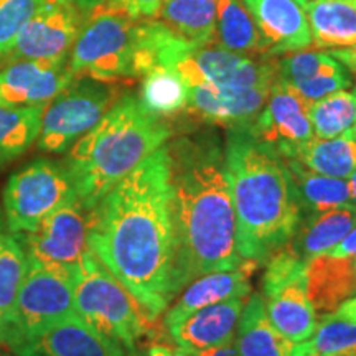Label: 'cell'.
<instances>
[{"label":"cell","mask_w":356,"mask_h":356,"mask_svg":"<svg viewBox=\"0 0 356 356\" xmlns=\"http://www.w3.org/2000/svg\"><path fill=\"white\" fill-rule=\"evenodd\" d=\"M89 248L155 322L175 297L167 145L92 207Z\"/></svg>","instance_id":"obj_1"},{"label":"cell","mask_w":356,"mask_h":356,"mask_svg":"<svg viewBox=\"0 0 356 356\" xmlns=\"http://www.w3.org/2000/svg\"><path fill=\"white\" fill-rule=\"evenodd\" d=\"M167 152L177 297L200 275L234 269L244 259L225 150L211 137H181Z\"/></svg>","instance_id":"obj_2"},{"label":"cell","mask_w":356,"mask_h":356,"mask_svg":"<svg viewBox=\"0 0 356 356\" xmlns=\"http://www.w3.org/2000/svg\"><path fill=\"white\" fill-rule=\"evenodd\" d=\"M243 259L266 261L292 241L305 218L286 160L252 139L246 127L229 129L225 149Z\"/></svg>","instance_id":"obj_3"},{"label":"cell","mask_w":356,"mask_h":356,"mask_svg":"<svg viewBox=\"0 0 356 356\" xmlns=\"http://www.w3.org/2000/svg\"><path fill=\"white\" fill-rule=\"evenodd\" d=\"M170 137V124L149 113L139 97H119L97 126L66 152L65 167L79 202L88 208L95 207Z\"/></svg>","instance_id":"obj_4"},{"label":"cell","mask_w":356,"mask_h":356,"mask_svg":"<svg viewBox=\"0 0 356 356\" xmlns=\"http://www.w3.org/2000/svg\"><path fill=\"white\" fill-rule=\"evenodd\" d=\"M150 20L108 7L89 13L68 58L73 76L104 83L144 76L154 68Z\"/></svg>","instance_id":"obj_5"},{"label":"cell","mask_w":356,"mask_h":356,"mask_svg":"<svg viewBox=\"0 0 356 356\" xmlns=\"http://www.w3.org/2000/svg\"><path fill=\"white\" fill-rule=\"evenodd\" d=\"M74 312L99 335L114 356H139L150 320L126 287L89 251L74 267Z\"/></svg>","instance_id":"obj_6"},{"label":"cell","mask_w":356,"mask_h":356,"mask_svg":"<svg viewBox=\"0 0 356 356\" xmlns=\"http://www.w3.org/2000/svg\"><path fill=\"white\" fill-rule=\"evenodd\" d=\"M155 66L175 70L188 86L207 83L225 88H256L273 86L277 81V61H257L213 42L191 43L170 29L160 35Z\"/></svg>","instance_id":"obj_7"},{"label":"cell","mask_w":356,"mask_h":356,"mask_svg":"<svg viewBox=\"0 0 356 356\" xmlns=\"http://www.w3.org/2000/svg\"><path fill=\"white\" fill-rule=\"evenodd\" d=\"M121 91L114 83L74 78L63 91L44 106L37 137L40 152L66 154L76 140L97 126Z\"/></svg>","instance_id":"obj_8"},{"label":"cell","mask_w":356,"mask_h":356,"mask_svg":"<svg viewBox=\"0 0 356 356\" xmlns=\"http://www.w3.org/2000/svg\"><path fill=\"white\" fill-rule=\"evenodd\" d=\"M74 198L76 190L65 163L38 159L8 178L2 195L3 218L12 233H32L40 221Z\"/></svg>","instance_id":"obj_9"},{"label":"cell","mask_w":356,"mask_h":356,"mask_svg":"<svg viewBox=\"0 0 356 356\" xmlns=\"http://www.w3.org/2000/svg\"><path fill=\"white\" fill-rule=\"evenodd\" d=\"M74 267H55L30 262L15 302L10 337L12 353L29 343L50 325L76 314L73 302Z\"/></svg>","instance_id":"obj_10"},{"label":"cell","mask_w":356,"mask_h":356,"mask_svg":"<svg viewBox=\"0 0 356 356\" xmlns=\"http://www.w3.org/2000/svg\"><path fill=\"white\" fill-rule=\"evenodd\" d=\"M307 262L287 246L267 257L262 277V299L267 317L289 340L307 341L317 328V312L307 293Z\"/></svg>","instance_id":"obj_11"},{"label":"cell","mask_w":356,"mask_h":356,"mask_svg":"<svg viewBox=\"0 0 356 356\" xmlns=\"http://www.w3.org/2000/svg\"><path fill=\"white\" fill-rule=\"evenodd\" d=\"M92 208L74 198L48 215L32 233L17 234L24 244L26 261L73 269L91 251Z\"/></svg>","instance_id":"obj_12"},{"label":"cell","mask_w":356,"mask_h":356,"mask_svg":"<svg viewBox=\"0 0 356 356\" xmlns=\"http://www.w3.org/2000/svg\"><path fill=\"white\" fill-rule=\"evenodd\" d=\"M86 17L73 0H43L0 61H66Z\"/></svg>","instance_id":"obj_13"},{"label":"cell","mask_w":356,"mask_h":356,"mask_svg":"<svg viewBox=\"0 0 356 356\" xmlns=\"http://www.w3.org/2000/svg\"><path fill=\"white\" fill-rule=\"evenodd\" d=\"M312 102L277 79L270 88L264 108L246 129L257 144L282 159H293L314 139L310 122Z\"/></svg>","instance_id":"obj_14"},{"label":"cell","mask_w":356,"mask_h":356,"mask_svg":"<svg viewBox=\"0 0 356 356\" xmlns=\"http://www.w3.org/2000/svg\"><path fill=\"white\" fill-rule=\"evenodd\" d=\"M73 79L68 60L12 61L0 70V102L24 108H44Z\"/></svg>","instance_id":"obj_15"},{"label":"cell","mask_w":356,"mask_h":356,"mask_svg":"<svg viewBox=\"0 0 356 356\" xmlns=\"http://www.w3.org/2000/svg\"><path fill=\"white\" fill-rule=\"evenodd\" d=\"M262 40V56L309 50L312 33L305 8L296 0H243Z\"/></svg>","instance_id":"obj_16"},{"label":"cell","mask_w":356,"mask_h":356,"mask_svg":"<svg viewBox=\"0 0 356 356\" xmlns=\"http://www.w3.org/2000/svg\"><path fill=\"white\" fill-rule=\"evenodd\" d=\"M273 86L225 88L215 84L190 86L186 111L204 122L228 129L248 127L264 108Z\"/></svg>","instance_id":"obj_17"},{"label":"cell","mask_w":356,"mask_h":356,"mask_svg":"<svg viewBox=\"0 0 356 356\" xmlns=\"http://www.w3.org/2000/svg\"><path fill=\"white\" fill-rule=\"evenodd\" d=\"M259 261L244 259L241 264L229 270H218L200 275L181 289L175 304L167 312L163 325L170 328L184 320L186 315L203 307L220 304L231 299H244L251 293V277L254 275Z\"/></svg>","instance_id":"obj_18"},{"label":"cell","mask_w":356,"mask_h":356,"mask_svg":"<svg viewBox=\"0 0 356 356\" xmlns=\"http://www.w3.org/2000/svg\"><path fill=\"white\" fill-rule=\"evenodd\" d=\"M244 299H231L195 310L167 328L172 343L181 355L190 356L233 340L243 312Z\"/></svg>","instance_id":"obj_19"},{"label":"cell","mask_w":356,"mask_h":356,"mask_svg":"<svg viewBox=\"0 0 356 356\" xmlns=\"http://www.w3.org/2000/svg\"><path fill=\"white\" fill-rule=\"evenodd\" d=\"M307 293L317 315L333 314L356 293V257L318 254L307 261Z\"/></svg>","instance_id":"obj_20"},{"label":"cell","mask_w":356,"mask_h":356,"mask_svg":"<svg viewBox=\"0 0 356 356\" xmlns=\"http://www.w3.org/2000/svg\"><path fill=\"white\" fill-rule=\"evenodd\" d=\"M13 356H114L106 341L76 314L50 325Z\"/></svg>","instance_id":"obj_21"},{"label":"cell","mask_w":356,"mask_h":356,"mask_svg":"<svg viewBox=\"0 0 356 356\" xmlns=\"http://www.w3.org/2000/svg\"><path fill=\"white\" fill-rule=\"evenodd\" d=\"M236 330L238 356H307L304 341L289 340L270 323L261 293L249 297Z\"/></svg>","instance_id":"obj_22"},{"label":"cell","mask_w":356,"mask_h":356,"mask_svg":"<svg viewBox=\"0 0 356 356\" xmlns=\"http://www.w3.org/2000/svg\"><path fill=\"white\" fill-rule=\"evenodd\" d=\"M355 225L356 207L351 203L322 213H312L307 220L304 218L297 234L286 246L307 262L335 248Z\"/></svg>","instance_id":"obj_23"},{"label":"cell","mask_w":356,"mask_h":356,"mask_svg":"<svg viewBox=\"0 0 356 356\" xmlns=\"http://www.w3.org/2000/svg\"><path fill=\"white\" fill-rule=\"evenodd\" d=\"M312 47L341 50L356 44V0H310L304 7Z\"/></svg>","instance_id":"obj_24"},{"label":"cell","mask_w":356,"mask_h":356,"mask_svg":"<svg viewBox=\"0 0 356 356\" xmlns=\"http://www.w3.org/2000/svg\"><path fill=\"white\" fill-rule=\"evenodd\" d=\"M26 254L24 244L8 229L6 218L0 216V346H6L10 337L15 302L24 282Z\"/></svg>","instance_id":"obj_25"},{"label":"cell","mask_w":356,"mask_h":356,"mask_svg":"<svg viewBox=\"0 0 356 356\" xmlns=\"http://www.w3.org/2000/svg\"><path fill=\"white\" fill-rule=\"evenodd\" d=\"M213 43L244 56H262L257 25L243 0H218Z\"/></svg>","instance_id":"obj_26"},{"label":"cell","mask_w":356,"mask_h":356,"mask_svg":"<svg viewBox=\"0 0 356 356\" xmlns=\"http://www.w3.org/2000/svg\"><path fill=\"white\" fill-rule=\"evenodd\" d=\"M218 0H163L157 19L191 43H211Z\"/></svg>","instance_id":"obj_27"},{"label":"cell","mask_w":356,"mask_h":356,"mask_svg":"<svg viewBox=\"0 0 356 356\" xmlns=\"http://www.w3.org/2000/svg\"><path fill=\"white\" fill-rule=\"evenodd\" d=\"M310 172L348 180L356 168V140L348 131L333 139H314L293 157Z\"/></svg>","instance_id":"obj_28"},{"label":"cell","mask_w":356,"mask_h":356,"mask_svg":"<svg viewBox=\"0 0 356 356\" xmlns=\"http://www.w3.org/2000/svg\"><path fill=\"white\" fill-rule=\"evenodd\" d=\"M43 109L42 106L24 108L0 102V170L37 142Z\"/></svg>","instance_id":"obj_29"},{"label":"cell","mask_w":356,"mask_h":356,"mask_svg":"<svg viewBox=\"0 0 356 356\" xmlns=\"http://www.w3.org/2000/svg\"><path fill=\"white\" fill-rule=\"evenodd\" d=\"M139 99L144 108L159 118H172L186 111L190 86L175 70L155 66L142 76Z\"/></svg>","instance_id":"obj_30"},{"label":"cell","mask_w":356,"mask_h":356,"mask_svg":"<svg viewBox=\"0 0 356 356\" xmlns=\"http://www.w3.org/2000/svg\"><path fill=\"white\" fill-rule=\"evenodd\" d=\"M284 160H286V165L293 178L304 210H309L310 215L333 210V208L350 203L348 180L310 172L296 159Z\"/></svg>","instance_id":"obj_31"},{"label":"cell","mask_w":356,"mask_h":356,"mask_svg":"<svg viewBox=\"0 0 356 356\" xmlns=\"http://www.w3.org/2000/svg\"><path fill=\"white\" fill-rule=\"evenodd\" d=\"M310 122L317 139H333L351 131L356 122L355 92L343 89L312 102Z\"/></svg>","instance_id":"obj_32"},{"label":"cell","mask_w":356,"mask_h":356,"mask_svg":"<svg viewBox=\"0 0 356 356\" xmlns=\"http://www.w3.org/2000/svg\"><path fill=\"white\" fill-rule=\"evenodd\" d=\"M345 66L325 51H297L277 61V79L289 86L312 81L325 74L338 73Z\"/></svg>","instance_id":"obj_33"},{"label":"cell","mask_w":356,"mask_h":356,"mask_svg":"<svg viewBox=\"0 0 356 356\" xmlns=\"http://www.w3.org/2000/svg\"><path fill=\"white\" fill-rule=\"evenodd\" d=\"M307 356H325L356 348V323L333 314L322 315L314 335L304 341Z\"/></svg>","instance_id":"obj_34"},{"label":"cell","mask_w":356,"mask_h":356,"mask_svg":"<svg viewBox=\"0 0 356 356\" xmlns=\"http://www.w3.org/2000/svg\"><path fill=\"white\" fill-rule=\"evenodd\" d=\"M43 0H0V60L10 51Z\"/></svg>","instance_id":"obj_35"},{"label":"cell","mask_w":356,"mask_h":356,"mask_svg":"<svg viewBox=\"0 0 356 356\" xmlns=\"http://www.w3.org/2000/svg\"><path fill=\"white\" fill-rule=\"evenodd\" d=\"M163 0H108L104 7L114 8L136 20L157 19Z\"/></svg>","instance_id":"obj_36"},{"label":"cell","mask_w":356,"mask_h":356,"mask_svg":"<svg viewBox=\"0 0 356 356\" xmlns=\"http://www.w3.org/2000/svg\"><path fill=\"white\" fill-rule=\"evenodd\" d=\"M327 254L337 257H356V225L335 248L327 252Z\"/></svg>","instance_id":"obj_37"},{"label":"cell","mask_w":356,"mask_h":356,"mask_svg":"<svg viewBox=\"0 0 356 356\" xmlns=\"http://www.w3.org/2000/svg\"><path fill=\"white\" fill-rule=\"evenodd\" d=\"M190 356H238V350H236V343L233 338V340L226 341V343L211 346V348H204Z\"/></svg>","instance_id":"obj_38"},{"label":"cell","mask_w":356,"mask_h":356,"mask_svg":"<svg viewBox=\"0 0 356 356\" xmlns=\"http://www.w3.org/2000/svg\"><path fill=\"white\" fill-rule=\"evenodd\" d=\"M333 58H337L341 65L346 66L351 73L356 74V44L350 48H341V50L328 51Z\"/></svg>","instance_id":"obj_39"},{"label":"cell","mask_w":356,"mask_h":356,"mask_svg":"<svg viewBox=\"0 0 356 356\" xmlns=\"http://www.w3.org/2000/svg\"><path fill=\"white\" fill-rule=\"evenodd\" d=\"M337 315H340L341 318L350 320V322L356 323V293L350 299H346L343 304H341L338 309L335 310Z\"/></svg>","instance_id":"obj_40"},{"label":"cell","mask_w":356,"mask_h":356,"mask_svg":"<svg viewBox=\"0 0 356 356\" xmlns=\"http://www.w3.org/2000/svg\"><path fill=\"white\" fill-rule=\"evenodd\" d=\"M147 356H185L177 350L175 345L170 343H155L149 348Z\"/></svg>","instance_id":"obj_41"},{"label":"cell","mask_w":356,"mask_h":356,"mask_svg":"<svg viewBox=\"0 0 356 356\" xmlns=\"http://www.w3.org/2000/svg\"><path fill=\"white\" fill-rule=\"evenodd\" d=\"M73 2L76 3L79 8H81L86 15H89V13L97 10V8L104 7L108 0H73Z\"/></svg>","instance_id":"obj_42"},{"label":"cell","mask_w":356,"mask_h":356,"mask_svg":"<svg viewBox=\"0 0 356 356\" xmlns=\"http://www.w3.org/2000/svg\"><path fill=\"white\" fill-rule=\"evenodd\" d=\"M348 188H350V203L356 207V168L348 178Z\"/></svg>","instance_id":"obj_43"},{"label":"cell","mask_w":356,"mask_h":356,"mask_svg":"<svg viewBox=\"0 0 356 356\" xmlns=\"http://www.w3.org/2000/svg\"><path fill=\"white\" fill-rule=\"evenodd\" d=\"M325 356H356V348H353V350H346V351H338V353L325 355Z\"/></svg>","instance_id":"obj_44"},{"label":"cell","mask_w":356,"mask_h":356,"mask_svg":"<svg viewBox=\"0 0 356 356\" xmlns=\"http://www.w3.org/2000/svg\"><path fill=\"white\" fill-rule=\"evenodd\" d=\"M296 2H299L302 7H305V6H307V3H309V2H310V0H296Z\"/></svg>","instance_id":"obj_45"},{"label":"cell","mask_w":356,"mask_h":356,"mask_svg":"<svg viewBox=\"0 0 356 356\" xmlns=\"http://www.w3.org/2000/svg\"><path fill=\"white\" fill-rule=\"evenodd\" d=\"M351 132H353V137H355V140H356V122H355L353 129H351Z\"/></svg>","instance_id":"obj_46"}]
</instances>
